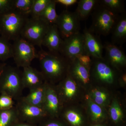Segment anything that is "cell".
<instances>
[{
	"label": "cell",
	"mask_w": 126,
	"mask_h": 126,
	"mask_svg": "<svg viewBox=\"0 0 126 126\" xmlns=\"http://www.w3.org/2000/svg\"><path fill=\"white\" fill-rule=\"evenodd\" d=\"M101 5L113 14L125 13L124 1L122 0H103L100 1Z\"/></svg>",
	"instance_id": "obj_22"
},
{
	"label": "cell",
	"mask_w": 126,
	"mask_h": 126,
	"mask_svg": "<svg viewBox=\"0 0 126 126\" xmlns=\"http://www.w3.org/2000/svg\"><path fill=\"white\" fill-rule=\"evenodd\" d=\"M77 59L81 64L89 69L92 63V58L85 53L82 54L77 56Z\"/></svg>",
	"instance_id": "obj_32"
},
{
	"label": "cell",
	"mask_w": 126,
	"mask_h": 126,
	"mask_svg": "<svg viewBox=\"0 0 126 126\" xmlns=\"http://www.w3.org/2000/svg\"><path fill=\"white\" fill-rule=\"evenodd\" d=\"M64 117L72 126H81L82 119L81 115L75 111L69 110L64 113Z\"/></svg>",
	"instance_id": "obj_28"
},
{
	"label": "cell",
	"mask_w": 126,
	"mask_h": 126,
	"mask_svg": "<svg viewBox=\"0 0 126 126\" xmlns=\"http://www.w3.org/2000/svg\"><path fill=\"white\" fill-rule=\"evenodd\" d=\"M63 39L56 24L51 25L43 39L44 46L53 53H59Z\"/></svg>",
	"instance_id": "obj_15"
},
{
	"label": "cell",
	"mask_w": 126,
	"mask_h": 126,
	"mask_svg": "<svg viewBox=\"0 0 126 126\" xmlns=\"http://www.w3.org/2000/svg\"><path fill=\"white\" fill-rule=\"evenodd\" d=\"M112 44H122L126 41V16L125 13L118 18L112 31Z\"/></svg>",
	"instance_id": "obj_17"
},
{
	"label": "cell",
	"mask_w": 126,
	"mask_h": 126,
	"mask_svg": "<svg viewBox=\"0 0 126 126\" xmlns=\"http://www.w3.org/2000/svg\"><path fill=\"white\" fill-rule=\"evenodd\" d=\"M29 17L13 9L0 16V36L10 41L19 38Z\"/></svg>",
	"instance_id": "obj_2"
},
{
	"label": "cell",
	"mask_w": 126,
	"mask_h": 126,
	"mask_svg": "<svg viewBox=\"0 0 126 126\" xmlns=\"http://www.w3.org/2000/svg\"><path fill=\"white\" fill-rule=\"evenodd\" d=\"M92 74L94 77L99 81L109 84L113 83L116 78V72L112 65L104 58H92Z\"/></svg>",
	"instance_id": "obj_11"
},
{
	"label": "cell",
	"mask_w": 126,
	"mask_h": 126,
	"mask_svg": "<svg viewBox=\"0 0 126 126\" xmlns=\"http://www.w3.org/2000/svg\"><path fill=\"white\" fill-rule=\"evenodd\" d=\"M70 61L68 74L84 84L89 83L90 78L89 69L81 64L77 58Z\"/></svg>",
	"instance_id": "obj_16"
},
{
	"label": "cell",
	"mask_w": 126,
	"mask_h": 126,
	"mask_svg": "<svg viewBox=\"0 0 126 126\" xmlns=\"http://www.w3.org/2000/svg\"><path fill=\"white\" fill-rule=\"evenodd\" d=\"M110 114L111 118L116 123L119 122L122 119V110L116 100H114L112 103L110 109Z\"/></svg>",
	"instance_id": "obj_27"
},
{
	"label": "cell",
	"mask_w": 126,
	"mask_h": 126,
	"mask_svg": "<svg viewBox=\"0 0 126 126\" xmlns=\"http://www.w3.org/2000/svg\"><path fill=\"white\" fill-rule=\"evenodd\" d=\"M87 99L93 120L95 121L102 120L105 117V115L101 107L94 103L89 96L87 97Z\"/></svg>",
	"instance_id": "obj_25"
},
{
	"label": "cell",
	"mask_w": 126,
	"mask_h": 126,
	"mask_svg": "<svg viewBox=\"0 0 126 126\" xmlns=\"http://www.w3.org/2000/svg\"><path fill=\"white\" fill-rule=\"evenodd\" d=\"M13 57V48L10 41L0 36V61L4 62Z\"/></svg>",
	"instance_id": "obj_23"
},
{
	"label": "cell",
	"mask_w": 126,
	"mask_h": 126,
	"mask_svg": "<svg viewBox=\"0 0 126 126\" xmlns=\"http://www.w3.org/2000/svg\"><path fill=\"white\" fill-rule=\"evenodd\" d=\"M97 1L96 0H80L79 1L78 7L75 12L80 20L87 18Z\"/></svg>",
	"instance_id": "obj_19"
},
{
	"label": "cell",
	"mask_w": 126,
	"mask_h": 126,
	"mask_svg": "<svg viewBox=\"0 0 126 126\" xmlns=\"http://www.w3.org/2000/svg\"><path fill=\"white\" fill-rule=\"evenodd\" d=\"M51 25L40 18L29 17L23 28L20 38L42 49V43Z\"/></svg>",
	"instance_id": "obj_4"
},
{
	"label": "cell",
	"mask_w": 126,
	"mask_h": 126,
	"mask_svg": "<svg viewBox=\"0 0 126 126\" xmlns=\"http://www.w3.org/2000/svg\"><path fill=\"white\" fill-rule=\"evenodd\" d=\"M21 79L24 88L29 90L41 86L46 82L41 71L31 65L23 68Z\"/></svg>",
	"instance_id": "obj_13"
},
{
	"label": "cell",
	"mask_w": 126,
	"mask_h": 126,
	"mask_svg": "<svg viewBox=\"0 0 126 126\" xmlns=\"http://www.w3.org/2000/svg\"><path fill=\"white\" fill-rule=\"evenodd\" d=\"M62 102L56 88L53 84L46 82L45 98L43 106L49 117H58L60 114Z\"/></svg>",
	"instance_id": "obj_10"
},
{
	"label": "cell",
	"mask_w": 126,
	"mask_h": 126,
	"mask_svg": "<svg viewBox=\"0 0 126 126\" xmlns=\"http://www.w3.org/2000/svg\"><path fill=\"white\" fill-rule=\"evenodd\" d=\"M38 126H64L61 123L57 121L49 120L47 118L38 125Z\"/></svg>",
	"instance_id": "obj_33"
},
{
	"label": "cell",
	"mask_w": 126,
	"mask_h": 126,
	"mask_svg": "<svg viewBox=\"0 0 126 126\" xmlns=\"http://www.w3.org/2000/svg\"><path fill=\"white\" fill-rule=\"evenodd\" d=\"M34 0H13V9L30 16Z\"/></svg>",
	"instance_id": "obj_24"
},
{
	"label": "cell",
	"mask_w": 126,
	"mask_h": 126,
	"mask_svg": "<svg viewBox=\"0 0 126 126\" xmlns=\"http://www.w3.org/2000/svg\"><path fill=\"white\" fill-rule=\"evenodd\" d=\"M56 4L55 0H51L39 18L49 24H55L58 17L56 10Z\"/></svg>",
	"instance_id": "obj_21"
},
{
	"label": "cell",
	"mask_w": 126,
	"mask_h": 126,
	"mask_svg": "<svg viewBox=\"0 0 126 126\" xmlns=\"http://www.w3.org/2000/svg\"><path fill=\"white\" fill-rule=\"evenodd\" d=\"M92 100L99 106L105 104L108 98L107 94L103 91L95 89L91 92Z\"/></svg>",
	"instance_id": "obj_29"
},
{
	"label": "cell",
	"mask_w": 126,
	"mask_h": 126,
	"mask_svg": "<svg viewBox=\"0 0 126 126\" xmlns=\"http://www.w3.org/2000/svg\"><path fill=\"white\" fill-rule=\"evenodd\" d=\"M59 53L69 60L84 53L83 33L79 32L63 39Z\"/></svg>",
	"instance_id": "obj_9"
},
{
	"label": "cell",
	"mask_w": 126,
	"mask_h": 126,
	"mask_svg": "<svg viewBox=\"0 0 126 126\" xmlns=\"http://www.w3.org/2000/svg\"><path fill=\"white\" fill-rule=\"evenodd\" d=\"M104 49L106 50L104 59L113 67L119 69L126 66V54L119 47L112 43H107L104 45Z\"/></svg>",
	"instance_id": "obj_14"
},
{
	"label": "cell",
	"mask_w": 126,
	"mask_h": 126,
	"mask_svg": "<svg viewBox=\"0 0 126 126\" xmlns=\"http://www.w3.org/2000/svg\"><path fill=\"white\" fill-rule=\"evenodd\" d=\"M13 0H0V16L13 9Z\"/></svg>",
	"instance_id": "obj_31"
},
{
	"label": "cell",
	"mask_w": 126,
	"mask_h": 126,
	"mask_svg": "<svg viewBox=\"0 0 126 126\" xmlns=\"http://www.w3.org/2000/svg\"><path fill=\"white\" fill-rule=\"evenodd\" d=\"M51 0H34L30 17L39 18Z\"/></svg>",
	"instance_id": "obj_26"
},
{
	"label": "cell",
	"mask_w": 126,
	"mask_h": 126,
	"mask_svg": "<svg viewBox=\"0 0 126 126\" xmlns=\"http://www.w3.org/2000/svg\"><path fill=\"white\" fill-rule=\"evenodd\" d=\"M84 53L93 58H103L104 46L98 36L87 28L83 33Z\"/></svg>",
	"instance_id": "obj_12"
},
{
	"label": "cell",
	"mask_w": 126,
	"mask_h": 126,
	"mask_svg": "<svg viewBox=\"0 0 126 126\" xmlns=\"http://www.w3.org/2000/svg\"><path fill=\"white\" fill-rule=\"evenodd\" d=\"M118 16L101 5L93 14L92 23L89 30L94 33L108 35L111 32Z\"/></svg>",
	"instance_id": "obj_5"
},
{
	"label": "cell",
	"mask_w": 126,
	"mask_h": 126,
	"mask_svg": "<svg viewBox=\"0 0 126 126\" xmlns=\"http://www.w3.org/2000/svg\"><path fill=\"white\" fill-rule=\"evenodd\" d=\"M55 1L56 4L58 3L65 6H69L76 4L78 2V0H55Z\"/></svg>",
	"instance_id": "obj_34"
},
{
	"label": "cell",
	"mask_w": 126,
	"mask_h": 126,
	"mask_svg": "<svg viewBox=\"0 0 126 126\" xmlns=\"http://www.w3.org/2000/svg\"><path fill=\"white\" fill-rule=\"evenodd\" d=\"M15 106L21 121L38 125L49 117L43 108L27 103L21 97L16 101Z\"/></svg>",
	"instance_id": "obj_7"
},
{
	"label": "cell",
	"mask_w": 126,
	"mask_h": 126,
	"mask_svg": "<svg viewBox=\"0 0 126 126\" xmlns=\"http://www.w3.org/2000/svg\"><path fill=\"white\" fill-rule=\"evenodd\" d=\"M6 65L7 64L6 63L0 62V74Z\"/></svg>",
	"instance_id": "obj_36"
},
{
	"label": "cell",
	"mask_w": 126,
	"mask_h": 126,
	"mask_svg": "<svg viewBox=\"0 0 126 126\" xmlns=\"http://www.w3.org/2000/svg\"><path fill=\"white\" fill-rule=\"evenodd\" d=\"M17 67L6 65L0 74V93L17 101L22 97L24 88L22 72Z\"/></svg>",
	"instance_id": "obj_3"
},
{
	"label": "cell",
	"mask_w": 126,
	"mask_h": 126,
	"mask_svg": "<svg viewBox=\"0 0 126 126\" xmlns=\"http://www.w3.org/2000/svg\"><path fill=\"white\" fill-rule=\"evenodd\" d=\"M46 88V82L38 87L30 90V92L27 96L22 97V99L33 106L43 108Z\"/></svg>",
	"instance_id": "obj_18"
},
{
	"label": "cell",
	"mask_w": 126,
	"mask_h": 126,
	"mask_svg": "<svg viewBox=\"0 0 126 126\" xmlns=\"http://www.w3.org/2000/svg\"><path fill=\"white\" fill-rule=\"evenodd\" d=\"M99 126V125H96V126Z\"/></svg>",
	"instance_id": "obj_38"
},
{
	"label": "cell",
	"mask_w": 126,
	"mask_h": 126,
	"mask_svg": "<svg viewBox=\"0 0 126 126\" xmlns=\"http://www.w3.org/2000/svg\"><path fill=\"white\" fill-rule=\"evenodd\" d=\"M80 20L75 12L65 10L58 15L55 24L64 39L79 32Z\"/></svg>",
	"instance_id": "obj_8"
},
{
	"label": "cell",
	"mask_w": 126,
	"mask_h": 126,
	"mask_svg": "<svg viewBox=\"0 0 126 126\" xmlns=\"http://www.w3.org/2000/svg\"><path fill=\"white\" fill-rule=\"evenodd\" d=\"M41 71L46 82L53 83L63 79L68 74L70 60L59 53H53L41 49L38 53Z\"/></svg>",
	"instance_id": "obj_1"
},
{
	"label": "cell",
	"mask_w": 126,
	"mask_h": 126,
	"mask_svg": "<svg viewBox=\"0 0 126 126\" xmlns=\"http://www.w3.org/2000/svg\"><path fill=\"white\" fill-rule=\"evenodd\" d=\"M12 45V58L17 67L30 66L33 60L38 58L34 46L25 40L20 38L14 41Z\"/></svg>",
	"instance_id": "obj_6"
},
{
	"label": "cell",
	"mask_w": 126,
	"mask_h": 126,
	"mask_svg": "<svg viewBox=\"0 0 126 126\" xmlns=\"http://www.w3.org/2000/svg\"><path fill=\"white\" fill-rule=\"evenodd\" d=\"M14 99L11 97L4 94L0 96V110H6L14 107Z\"/></svg>",
	"instance_id": "obj_30"
},
{
	"label": "cell",
	"mask_w": 126,
	"mask_h": 126,
	"mask_svg": "<svg viewBox=\"0 0 126 126\" xmlns=\"http://www.w3.org/2000/svg\"><path fill=\"white\" fill-rule=\"evenodd\" d=\"M12 126H38V125L31 124L25 122L19 121Z\"/></svg>",
	"instance_id": "obj_35"
},
{
	"label": "cell",
	"mask_w": 126,
	"mask_h": 126,
	"mask_svg": "<svg viewBox=\"0 0 126 126\" xmlns=\"http://www.w3.org/2000/svg\"><path fill=\"white\" fill-rule=\"evenodd\" d=\"M121 80L124 83H126V74H122L121 77Z\"/></svg>",
	"instance_id": "obj_37"
},
{
	"label": "cell",
	"mask_w": 126,
	"mask_h": 126,
	"mask_svg": "<svg viewBox=\"0 0 126 126\" xmlns=\"http://www.w3.org/2000/svg\"><path fill=\"white\" fill-rule=\"evenodd\" d=\"M19 121L15 106L8 110H0V126H12Z\"/></svg>",
	"instance_id": "obj_20"
}]
</instances>
